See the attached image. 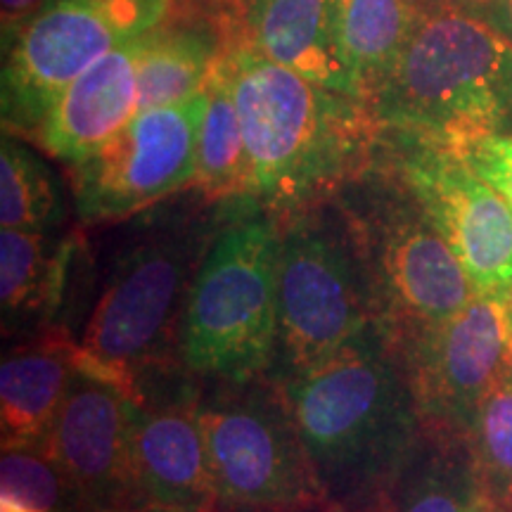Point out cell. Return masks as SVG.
I'll use <instances>...</instances> for the list:
<instances>
[{
	"mask_svg": "<svg viewBox=\"0 0 512 512\" xmlns=\"http://www.w3.org/2000/svg\"><path fill=\"white\" fill-rule=\"evenodd\" d=\"M375 512H501L467 434L422 422L420 437Z\"/></svg>",
	"mask_w": 512,
	"mask_h": 512,
	"instance_id": "20",
	"label": "cell"
},
{
	"mask_svg": "<svg viewBox=\"0 0 512 512\" xmlns=\"http://www.w3.org/2000/svg\"><path fill=\"white\" fill-rule=\"evenodd\" d=\"M223 64L252 166L249 197L278 216L337 195L370 164L380 124L354 95L318 86L247 46Z\"/></svg>",
	"mask_w": 512,
	"mask_h": 512,
	"instance_id": "1",
	"label": "cell"
},
{
	"mask_svg": "<svg viewBox=\"0 0 512 512\" xmlns=\"http://www.w3.org/2000/svg\"><path fill=\"white\" fill-rule=\"evenodd\" d=\"M200 420L219 510L325 503L283 382L271 373L200 380Z\"/></svg>",
	"mask_w": 512,
	"mask_h": 512,
	"instance_id": "8",
	"label": "cell"
},
{
	"mask_svg": "<svg viewBox=\"0 0 512 512\" xmlns=\"http://www.w3.org/2000/svg\"><path fill=\"white\" fill-rule=\"evenodd\" d=\"M0 512H34V510L24 508V505L10 501V498H0Z\"/></svg>",
	"mask_w": 512,
	"mask_h": 512,
	"instance_id": "31",
	"label": "cell"
},
{
	"mask_svg": "<svg viewBox=\"0 0 512 512\" xmlns=\"http://www.w3.org/2000/svg\"><path fill=\"white\" fill-rule=\"evenodd\" d=\"M366 105L382 131L463 155L512 128V43L491 19L425 10Z\"/></svg>",
	"mask_w": 512,
	"mask_h": 512,
	"instance_id": "3",
	"label": "cell"
},
{
	"mask_svg": "<svg viewBox=\"0 0 512 512\" xmlns=\"http://www.w3.org/2000/svg\"><path fill=\"white\" fill-rule=\"evenodd\" d=\"M498 3H501V0H422L425 10H463L486 19L494 17Z\"/></svg>",
	"mask_w": 512,
	"mask_h": 512,
	"instance_id": "28",
	"label": "cell"
},
{
	"mask_svg": "<svg viewBox=\"0 0 512 512\" xmlns=\"http://www.w3.org/2000/svg\"><path fill=\"white\" fill-rule=\"evenodd\" d=\"M344 60L368 102L420 22L422 0H335Z\"/></svg>",
	"mask_w": 512,
	"mask_h": 512,
	"instance_id": "21",
	"label": "cell"
},
{
	"mask_svg": "<svg viewBox=\"0 0 512 512\" xmlns=\"http://www.w3.org/2000/svg\"><path fill=\"white\" fill-rule=\"evenodd\" d=\"M171 8L174 0H50L43 5L5 48V133L34 136L69 83L121 43L159 27Z\"/></svg>",
	"mask_w": 512,
	"mask_h": 512,
	"instance_id": "9",
	"label": "cell"
},
{
	"mask_svg": "<svg viewBox=\"0 0 512 512\" xmlns=\"http://www.w3.org/2000/svg\"><path fill=\"white\" fill-rule=\"evenodd\" d=\"M425 425L470 434L479 403L512 373L501 297L475 294L458 313L396 344Z\"/></svg>",
	"mask_w": 512,
	"mask_h": 512,
	"instance_id": "12",
	"label": "cell"
},
{
	"mask_svg": "<svg viewBox=\"0 0 512 512\" xmlns=\"http://www.w3.org/2000/svg\"><path fill=\"white\" fill-rule=\"evenodd\" d=\"M131 448L145 510L219 512L200 420V380L183 366L136 387Z\"/></svg>",
	"mask_w": 512,
	"mask_h": 512,
	"instance_id": "13",
	"label": "cell"
},
{
	"mask_svg": "<svg viewBox=\"0 0 512 512\" xmlns=\"http://www.w3.org/2000/svg\"><path fill=\"white\" fill-rule=\"evenodd\" d=\"M249 181L252 166L245 128L221 57L207 86V107L197 133V169L192 185L204 200L228 202L249 197Z\"/></svg>",
	"mask_w": 512,
	"mask_h": 512,
	"instance_id": "22",
	"label": "cell"
},
{
	"mask_svg": "<svg viewBox=\"0 0 512 512\" xmlns=\"http://www.w3.org/2000/svg\"><path fill=\"white\" fill-rule=\"evenodd\" d=\"M501 304H503V311H505V320H508V328L512 332V287L501 297Z\"/></svg>",
	"mask_w": 512,
	"mask_h": 512,
	"instance_id": "30",
	"label": "cell"
},
{
	"mask_svg": "<svg viewBox=\"0 0 512 512\" xmlns=\"http://www.w3.org/2000/svg\"><path fill=\"white\" fill-rule=\"evenodd\" d=\"M460 157L512 204V136L503 133L479 140Z\"/></svg>",
	"mask_w": 512,
	"mask_h": 512,
	"instance_id": "26",
	"label": "cell"
},
{
	"mask_svg": "<svg viewBox=\"0 0 512 512\" xmlns=\"http://www.w3.org/2000/svg\"><path fill=\"white\" fill-rule=\"evenodd\" d=\"M46 5V0H0V19H3L5 43L17 34L38 10Z\"/></svg>",
	"mask_w": 512,
	"mask_h": 512,
	"instance_id": "27",
	"label": "cell"
},
{
	"mask_svg": "<svg viewBox=\"0 0 512 512\" xmlns=\"http://www.w3.org/2000/svg\"><path fill=\"white\" fill-rule=\"evenodd\" d=\"M325 503L375 512L420 437L403 366L375 335L328 366L283 382Z\"/></svg>",
	"mask_w": 512,
	"mask_h": 512,
	"instance_id": "2",
	"label": "cell"
},
{
	"mask_svg": "<svg viewBox=\"0 0 512 512\" xmlns=\"http://www.w3.org/2000/svg\"><path fill=\"white\" fill-rule=\"evenodd\" d=\"M375 335L366 268L335 197L280 216L278 339L268 373L297 380Z\"/></svg>",
	"mask_w": 512,
	"mask_h": 512,
	"instance_id": "7",
	"label": "cell"
},
{
	"mask_svg": "<svg viewBox=\"0 0 512 512\" xmlns=\"http://www.w3.org/2000/svg\"><path fill=\"white\" fill-rule=\"evenodd\" d=\"M335 202L354 235L389 347L451 318L477 294L456 252L377 147Z\"/></svg>",
	"mask_w": 512,
	"mask_h": 512,
	"instance_id": "5",
	"label": "cell"
},
{
	"mask_svg": "<svg viewBox=\"0 0 512 512\" xmlns=\"http://www.w3.org/2000/svg\"><path fill=\"white\" fill-rule=\"evenodd\" d=\"M140 512H185V510H166V508H147V510H140Z\"/></svg>",
	"mask_w": 512,
	"mask_h": 512,
	"instance_id": "32",
	"label": "cell"
},
{
	"mask_svg": "<svg viewBox=\"0 0 512 512\" xmlns=\"http://www.w3.org/2000/svg\"><path fill=\"white\" fill-rule=\"evenodd\" d=\"M223 221V202L166 216L121 249L79 344L81 366L128 392L183 366L181 332L192 287Z\"/></svg>",
	"mask_w": 512,
	"mask_h": 512,
	"instance_id": "4",
	"label": "cell"
},
{
	"mask_svg": "<svg viewBox=\"0 0 512 512\" xmlns=\"http://www.w3.org/2000/svg\"><path fill=\"white\" fill-rule=\"evenodd\" d=\"M79 344L64 323L22 337L0 366L3 448L46 444L79 368Z\"/></svg>",
	"mask_w": 512,
	"mask_h": 512,
	"instance_id": "17",
	"label": "cell"
},
{
	"mask_svg": "<svg viewBox=\"0 0 512 512\" xmlns=\"http://www.w3.org/2000/svg\"><path fill=\"white\" fill-rule=\"evenodd\" d=\"M467 437L498 510L512 512V373L479 403Z\"/></svg>",
	"mask_w": 512,
	"mask_h": 512,
	"instance_id": "24",
	"label": "cell"
},
{
	"mask_svg": "<svg viewBox=\"0 0 512 512\" xmlns=\"http://www.w3.org/2000/svg\"><path fill=\"white\" fill-rule=\"evenodd\" d=\"M207 91L183 105L138 112L91 157L69 166L81 223H112L195 183L197 133Z\"/></svg>",
	"mask_w": 512,
	"mask_h": 512,
	"instance_id": "10",
	"label": "cell"
},
{
	"mask_svg": "<svg viewBox=\"0 0 512 512\" xmlns=\"http://www.w3.org/2000/svg\"><path fill=\"white\" fill-rule=\"evenodd\" d=\"M230 48L233 41L221 24L171 12L159 27L140 36L138 112L183 105L202 95Z\"/></svg>",
	"mask_w": 512,
	"mask_h": 512,
	"instance_id": "19",
	"label": "cell"
},
{
	"mask_svg": "<svg viewBox=\"0 0 512 512\" xmlns=\"http://www.w3.org/2000/svg\"><path fill=\"white\" fill-rule=\"evenodd\" d=\"M0 489L3 498L34 512H91L46 448H3Z\"/></svg>",
	"mask_w": 512,
	"mask_h": 512,
	"instance_id": "25",
	"label": "cell"
},
{
	"mask_svg": "<svg viewBox=\"0 0 512 512\" xmlns=\"http://www.w3.org/2000/svg\"><path fill=\"white\" fill-rule=\"evenodd\" d=\"M377 152L418 197L477 294L512 287V204L453 152L380 131Z\"/></svg>",
	"mask_w": 512,
	"mask_h": 512,
	"instance_id": "11",
	"label": "cell"
},
{
	"mask_svg": "<svg viewBox=\"0 0 512 512\" xmlns=\"http://www.w3.org/2000/svg\"><path fill=\"white\" fill-rule=\"evenodd\" d=\"M280 216L252 197L223 202V221L192 287L181 363L197 380L268 373L278 339Z\"/></svg>",
	"mask_w": 512,
	"mask_h": 512,
	"instance_id": "6",
	"label": "cell"
},
{
	"mask_svg": "<svg viewBox=\"0 0 512 512\" xmlns=\"http://www.w3.org/2000/svg\"><path fill=\"white\" fill-rule=\"evenodd\" d=\"M62 221V197L48 166L5 133L0 143V228L57 230Z\"/></svg>",
	"mask_w": 512,
	"mask_h": 512,
	"instance_id": "23",
	"label": "cell"
},
{
	"mask_svg": "<svg viewBox=\"0 0 512 512\" xmlns=\"http://www.w3.org/2000/svg\"><path fill=\"white\" fill-rule=\"evenodd\" d=\"M76 254V235L0 228V304L5 337H27L57 325Z\"/></svg>",
	"mask_w": 512,
	"mask_h": 512,
	"instance_id": "18",
	"label": "cell"
},
{
	"mask_svg": "<svg viewBox=\"0 0 512 512\" xmlns=\"http://www.w3.org/2000/svg\"><path fill=\"white\" fill-rule=\"evenodd\" d=\"M238 46L318 86L358 98L337 27L335 0H242Z\"/></svg>",
	"mask_w": 512,
	"mask_h": 512,
	"instance_id": "16",
	"label": "cell"
},
{
	"mask_svg": "<svg viewBox=\"0 0 512 512\" xmlns=\"http://www.w3.org/2000/svg\"><path fill=\"white\" fill-rule=\"evenodd\" d=\"M491 22H494L496 27L501 29L512 43V0H501V3H498V8L494 12V17H491Z\"/></svg>",
	"mask_w": 512,
	"mask_h": 512,
	"instance_id": "29",
	"label": "cell"
},
{
	"mask_svg": "<svg viewBox=\"0 0 512 512\" xmlns=\"http://www.w3.org/2000/svg\"><path fill=\"white\" fill-rule=\"evenodd\" d=\"M138 46L140 36L91 64L64 88L31 138L72 166L117 136L138 114Z\"/></svg>",
	"mask_w": 512,
	"mask_h": 512,
	"instance_id": "15",
	"label": "cell"
},
{
	"mask_svg": "<svg viewBox=\"0 0 512 512\" xmlns=\"http://www.w3.org/2000/svg\"><path fill=\"white\" fill-rule=\"evenodd\" d=\"M131 422L133 394L79 363L43 448L91 512L145 510L133 470Z\"/></svg>",
	"mask_w": 512,
	"mask_h": 512,
	"instance_id": "14",
	"label": "cell"
}]
</instances>
